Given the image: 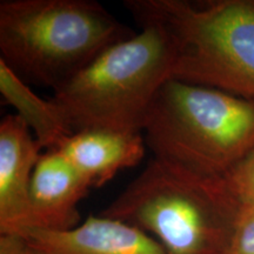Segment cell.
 Listing matches in <instances>:
<instances>
[{
	"instance_id": "6da1fadb",
	"label": "cell",
	"mask_w": 254,
	"mask_h": 254,
	"mask_svg": "<svg viewBox=\"0 0 254 254\" xmlns=\"http://www.w3.org/2000/svg\"><path fill=\"white\" fill-rule=\"evenodd\" d=\"M239 207L225 178L153 157L100 215L144 231L166 254H224Z\"/></svg>"
},
{
	"instance_id": "7a4b0ae2",
	"label": "cell",
	"mask_w": 254,
	"mask_h": 254,
	"mask_svg": "<svg viewBox=\"0 0 254 254\" xmlns=\"http://www.w3.org/2000/svg\"><path fill=\"white\" fill-rule=\"evenodd\" d=\"M133 34L94 0L0 1V60L28 85L53 92Z\"/></svg>"
},
{
	"instance_id": "3957f363",
	"label": "cell",
	"mask_w": 254,
	"mask_h": 254,
	"mask_svg": "<svg viewBox=\"0 0 254 254\" xmlns=\"http://www.w3.org/2000/svg\"><path fill=\"white\" fill-rule=\"evenodd\" d=\"M106 49L51 98L73 133L142 132L155 95L172 78L176 49L157 24Z\"/></svg>"
},
{
	"instance_id": "277c9868",
	"label": "cell",
	"mask_w": 254,
	"mask_h": 254,
	"mask_svg": "<svg viewBox=\"0 0 254 254\" xmlns=\"http://www.w3.org/2000/svg\"><path fill=\"white\" fill-rule=\"evenodd\" d=\"M142 131L154 158L225 178L254 150V100L171 78L155 95Z\"/></svg>"
},
{
	"instance_id": "5b68a950",
	"label": "cell",
	"mask_w": 254,
	"mask_h": 254,
	"mask_svg": "<svg viewBox=\"0 0 254 254\" xmlns=\"http://www.w3.org/2000/svg\"><path fill=\"white\" fill-rule=\"evenodd\" d=\"M138 24L173 41L172 78L254 100V0H126Z\"/></svg>"
},
{
	"instance_id": "8992f818",
	"label": "cell",
	"mask_w": 254,
	"mask_h": 254,
	"mask_svg": "<svg viewBox=\"0 0 254 254\" xmlns=\"http://www.w3.org/2000/svg\"><path fill=\"white\" fill-rule=\"evenodd\" d=\"M44 148L17 114L0 123V234H21L27 228L30 187Z\"/></svg>"
},
{
	"instance_id": "52a82bcc",
	"label": "cell",
	"mask_w": 254,
	"mask_h": 254,
	"mask_svg": "<svg viewBox=\"0 0 254 254\" xmlns=\"http://www.w3.org/2000/svg\"><path fill=\"white\" fill-rule=\"evenodd\" d=\"M91 189L58 150L44 151L32 177L26 230L63 232L77 227L80 224L78 205Z\"/></svg>"
},
{
	"instance_id": "ba28073f",
	"label": "cell",
	"mask_w": 254,
	"mask_h": 254,
	"mask_svg": "<svg viewBox=\"0 0 254 254\" xmlns=\"http://www.w3.org/2000/svg\"><path fill=\"white\" fill-rule=\"evenodd\" d=\"M20 236L32 247L62 254H166L144 231L100 214L68 231L26 230Z\"/></svg>"
},
{
	"instance_id": "9c48e42d",
	"label": "cell",
	"mask_w": 254,
	"mask_h": 254,
	"mask_svg": "<svg viewBox=\"0 0 254 254\" xmlns=\"http://www.w3.org/2000/svg\"><path fill=\"white\" fill-rule=\"evenodd\" d=\"M146 147L141 132L82 129L57 150L93 189L109 183L120 171L140 164Z\"/></svg>"
},
{
	"instance_id": "30bf717a",
	"label": "cell",
	"mask_w": 254,
	"mask_h": 254,
	"mask_svg": "<svg viewBox=\"0 0 254 254\" xmlns=\"http://www.w3.org/2000/svg\"><path fill=\"white\" fill-rule=\"evenodd\" d=\"M0 92L17 110V116L24 120L44 151L57 150L73 134L55 101L39 97L2 60H0Z\"/></svg>"
},
{
	"instance_id": "8fae6325",
	"label": "cell",
	"mask_w": 254,
	"mask_h": 254,
	"mask_svg": "<svg viewBox=\"0 0 254 254\" xmlns=\"http://www.w3.org/2000/svg\"><path fill=\"white\" fill-rule=\"evenodd\" d=\"M224 254H254V205H240Z\"/></svg>"
},
{
	"instance_id": "7c38bea8",
	"label": "cell",
	"mask_w": 254,
	"mask_h": 254,
	"mask_svg": "<svg viewBox=\"0 0 254 254\" xmlns=\"http://www.w3.org/2000/svg\"><path fill=\"white\" fill-rule=\"evenodd\" d=\"M240 205H254V150L225 176Z\"/></svg>"
},
{
	"instance_id": "4fadbf2b",
	"label": "cell",
	"mask_w": 254,
	"mask_h": 254,
	"mask_svg": "<svg viewBox=\"0 0 254 254\" xmlns=\"http://www.w3.org/2000/svg\"><path fill=\"white\" fill-rule=\"evenodd\" d=\"M26 243H27V241H26ZM21 254H32L30 247H28V244H26V247H25L23 252H21Z\"/></svg>"
}]
</instances>
